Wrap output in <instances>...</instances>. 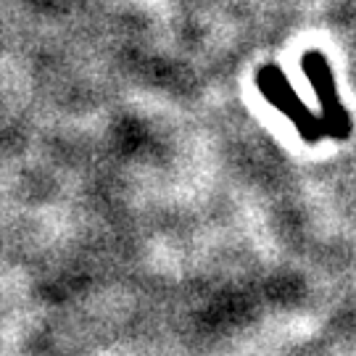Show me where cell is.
Here are the masks:
<instances>
[{
  "label": "cell",
  "instance_id": "obj_1",
  "mask_svg": "<svg viewBox=\"0 0 356 356\" xmlns=\"http://www.w3.org/2000/svg\"><path fill=\"white\" fill-rule=\"evenodd\" d=\"M256 88L261 90L267 103H272L296 127L304 143H317L322 138H327V124H325L322 114H312L306 108V103L296 95V90L288 82V76L282 74V69H277L275 64L261 66L256 72Z\"/></svg>",
  "mask_w": 356,
  "mask_h": 356
},
{
  "label": "cell",
  "instance_id": "obj_2",
  "mask_svg": "<svg viewBox=\"0 0 356 356\" xmlns=\"http://www.w3.org/2000/svg\"><path fill=\"white\" fill-rule=\"evenodd\" d=\"M301 69H304L306 79L312 82V88L317 92L319 101V114L327 124V138L332 140H348L351 138V116L343 101L338 98L335 90V76H332L330 61L322 56L319 51H309L301 58Z\"/></svg>",
  "mask_w": 356,
  "mask_h": 356
}]
</instances>
